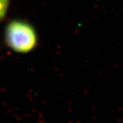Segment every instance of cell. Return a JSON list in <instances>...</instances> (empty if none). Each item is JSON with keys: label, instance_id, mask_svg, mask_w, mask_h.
Wrapping results in <instances>:
<instances>
[{"label": "cell", "instance_id": "obj_1", "mask_svg": "<svg viewBox=\"0 0 123 123\" xmlns=\"http://www.w3.org/2000/svg\"><path fill=\"white\" fill-rule=\"evenodd\" d=\"M6 40L10 48L19 53H27L34 48L37 37L34 28L27 23L14 21L6 30Z\"/></svg>", "mask_w": 123, "mask_h": 123}, {"label": "cell", "instance_id": "obj_2", "mask_svg": "<svg viewBox=\"0 0 123 123\" xmlns=\"http://www.w3.org/2000/svg\"><path fill=\"white\" fill-rule=\"evenodd\" d=\"M9 0H0V20L4 17L8 8Z\"/></svg>", "mask_w": 123, "mask_h": 123}]
</instances>
